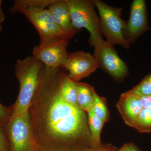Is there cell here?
Here are the masks:
<instances>
[{"label":"cell","mask_w":151,"mask_h":151,"mask_svg":"<svg viewBox=\"0 0 151 151\" xmlns=\"http://www.w3.org/2000/svg\"><path fill=\"white\" fill-rule=\"evenodd\" d=\"M61 68L43 65L28 111L35 151H85L91 147L85 112L60 94Z\"/></svg>","instance_id":"obj_1"},{"label":"cell","mask_w":151,"mask_h":151,"mask_svg":"<svg viewBox=\"0 0 151 151\" xmlns=\"http://www.w3.org/2000/svg\"><path fill=\"white\" fill-rule=\"evenodd\" d=\"M44 64L32 56L17 60L15 74L19 84L18 96L11 106L12 116H19L28 113L37 86Z\"/></svg>","instance_id":"obj_2"},{"label":"cell","mask_w":151,"mask_h":151,"mask_svg":"<svg viewBox=\"0 0 151 151\" xmlns=\"http://www.w3.org/2000/svg\"><path fill=\"white\" fill-rule=\"evenodd\" d=\"M99 13L102 35L113 45L129 49L127 39V22L121 17L123 8L113 7L100 0H93Z\"/></svg>","instance_id":"obj_3"},{"label":"cell","mask_w":151,"mask_h":151,"mask_svg":"<svg viewBox=\"0 0 151 151\" xmlns=\"http://www.w3.org/2000/svg\"><path fill=\"white\" fill-rule=\"evenodd\" d=\"M70 11L71 25L78 31L86 29L90 33L88 42L91 45L103 39L100 18L95 10V5L91 0H66Z\"/></svg>","instance_id":"obj_4"},{"label":"cell","mask_w":151,"mask_h":151,"mask_svg":"<svg viewBox=\"0 0 151 151\" xmlns=\"http://www.w3.org/2000/svg\"><path fill=\"white\" fill-rule=\"evenodd\" d=\"M90 45L94 47L92 55L99 68H101L116 81H121L128 76V65L120 58L114 45L103 39Z\"/></svg>","instance_id":"obj_5"},{"label":"cell","mask_w":151,"mask_h":151,"mask_svg":"<svg viewBox=\"0 0 151 151\" xmlns=\"http://www.w3.org/2000/svg\"><path fill=\"white\" fill-rule=\"evenodd\" d=\"M35 27L39 35L40 42L55 39L70 40L75 35L65 31L60 27L52 17L48 9L30 8L22 13Z\"/></svg>","instance_id":"obj_6"},{"label":"cell","mask_w":151,"mask_h":151,"mask_svg":"<svg viewBox=\"0 0 151 151\" xmlns=\"http://www.w3.org/2000/svg\"><path fill=\"white\" fill-rule=\"evenodd\" d=\"M5 128L10 151H35L28 113L11 116Z\"/></svg>","instance_id":"obj_7"},{"label":"cell","mask_w":151,"mask_h":151,"mask_svg":"<svg viewBox=\"0 0 151 151\" xmlns=\"http://www.w3.org/2000/svg\"><path fill=\"white\" fill-rule=\"evenodd\" d=\"M69 40L55 39L43 42L35 46L32 56L50 68H62L68 52L67 46Z\"/></svg>","instance_id":"obj_8"},{"label":"cell","mask_w":151,"mask_h":151,"mask_svg":"<svg viewBox=\"0 0 151 151\" xmlns=\"http://www.w3.org/2000/svg\"><path fill=\"white\" fill-rule=\"evenodd\" d=\"M98 68L93 55L83 51L68 53L62 67L68 71V77L76 82L88 77Z\"/></svg>","instance_id":"obj_9"},{"label":"cell","mask_w":151,"mask_h":151,"mask_svg":"<svg viewBox=\"0 0 151 151\" xmlns=\"http://www.w3.org/2000/svg\"><path fill=\"white\" fill-rule=\"evenodd\" d=\"M150 29L147 5L145 0H134L130 7V17L127 22V39L131 44Z\"/></svg>","instance_id":"obj_10"},{"label":"cell","mask_w":151,"mask_h":151,"mask_svg":"<svg viewBox=\"0 0 151 151\" xmlns=\"http://www.w3.org/2000/svg\"><path fill=\"white\" fill-rule=\"evenodd\" d=\"M116 106L125 124L133 128L143 108L140 96L129 91L125 92L121 95Z\"/></svg>","instance_id":"obj_11"},{"label":"cell","mask_w":151,"mask_h":151,"mask_svg":"<svg viewBox=\"0 0 151 151\" xmlns=\"http://www.w3.org/2000/svg\"><path fill=\"white\" fill-rule=\"evenodd\" d=\"M47 9L60 27L70 33H77L78 31L74 29L71 25L70 11L66 0H56Z\"/></svg>","instance_id":"obj_12"},{"label":"cell","mask_w":151,"mask_h":151,"mask_svg":"<svg viewBox=\"0 0 151 151\" xmlns=\"http://www.w3.org/2000/svg\"><path fill=\"white\" fill-rule=\"evenodd\" d=\"M77 87V82L71 80L68 74L61 69L59 83V91L60 96L67 103L78 106L76 103Z\"/></svg>","instance_id":"obj_13"},{"label":"cell","mask_w":151,"mask_h":151,"mask_svg":"<svg viewBox=\"0 0 151 151\" xmlns=\"http://www.w3.org/2000/svg\"><path fill=\"white\" fill-rule=\"evenodd\" d=\"M76 103L81 110L88 112L92 108L95 90L92 86L86 83L77 82Z\"/></svg>","instance_id":"obj_14"},{"label":"cell","mask_w":151,"mask_h":151,"mask_svg":"<svg viewBox=\"0 0 151 151\" xmlns=\"http://www.w3.org/2000/svg\"><path fill=\"white\" fill-rule=\"evenodd\" d=\"M87 113V120L90 134V146L93 148H97L102 145L100 135L105 123L94 114L92 108Z\"/></svg>","instance_id":"obj_15"},{"label":"cell","mask_w":151,"mask_h":151,"mask_svg":"<svg viewBox=\"0 0 151 151\" xmlns=\"http://www.w3.org/2000/svg\"><path fill=\"white\" fill-rule=\"evenodd\" d=\"M56 0H15L13 5L9 9L11 13H19L30 8L48 9L49 7L55 2Z\"/></svg>","instance_id":"obj_16"},{"label":"cell","mask_w":151,"mask_h":151,"mask_svg":"<svg viewBox=\"0 0 151 151\" xmlns=\"http://www.w3.org/2000/svg\"><path fill=\"white\" fill-rule=\"evenodd\" d=\"M133 128L140 133H151V108H143Z\"/></svg>","instance_id":"obj_17"},{"label":"cell","mask_w":151,"mask_h":151,"mask_svg":"<svg viewBox=\"0 0 151 151\" xmlns=\"http://www.w3.org/2000/svg\"><path fill=\"white\" fill-rule=\"evenodd\" d=\"M95 115L104 123L109 120V113L104 97H100L94 92V101L92 108Z\"/></svg>","instance_id":"obj_18"},{"label":"cell","mask_w":151,"mask_h":151,"mask_svg":"<svg viewBox=\"0 0 151 151\" xmlns=\"http://www.w3.org/2000/svg\"><path fill=\"white\" fill-rule=\"evenodd\" d=\"M129 91L141 97L151 95V72L137 85Z\"/></svg>","instance_id":"obj_19"},{"label":"cell","mask_w":151,"mask_h":151,"mask_svg":"<svg viewBox=\"0 0 151 151\" xmlns=\"http://www.w3.org/2000/svg\"><path fill=\"white\" fill-rule=\"evenodd\" d=\"M0 151H10L5 124L0 121Z\"/></svg>","instance_id":"obj_20"},{"label":"cell","mask_w":151,"mask_h":151,"mask_svg":"<svg viewBox=\"0 0 151 151\" xmlns=\"http://www.w3.org/2000/svg\"><path fill=\"white\" fill-rule=\"evenodd\" d=\"M12 116V107H6L0 103V121L5 124Z\"/></svg>","instance_id":"obj_21"},{"label":"cell","mask_w":151,"mask_h":151,"mask_svg":"<svg viewBox=\"0 0 151 151\" xmlns=\"http://www.w3.org/2000/svg\"><path fill=\"white\" fill-rule=\"evenodd\" d=\"M116 151H141L137 147L132 143H127Z\"/></svg>","instance_id":"obj_22"},{"label":"cell","mask_w":151,"mask_h":151,"mask_svg":"<svg viewBox=\"0 0 151 151\" xmlns=\"http://www.w3.org/2000/svg\"><path fill=\"white\" fill-rule=\"evenodd\" d=\"M116 150L114 147L111 145H101L97 148L90 147L86 151H116Z\"/></svg>","instance_id":"obj_23"},{"label":"cell","mask_w":151,"mask_h":151,"mask_svg":"<svg viewBox=\"0 0 151 151\" xmlns=\"http://www.w3.org/2000/svg\"><path fill=\"white\" fill-rule=\"evenodd\" d=\"M140 99L143 108H151V95L143 97L140 96Z\"/></svg>","instance_id":"obj_24"},{"label":"cell","mask_w":151,"mask_h":151,"mask_svg":"<svg viewBox=\"0 0 151 151\" xmlns=\"http://www.w3.org/2000/svg\"><path fill=\"white\" fill-rule=\"evenodd\" d=\"M2 2L3 1L2 0H0V32H1L3 30L2 24L5 19V17L2 8Z\"/></svg>","instance_id":"obj_25"},{"label":"cell","mask_w":151,"mask_h":151,"mask_svg":"<svg viewBox=\"0 0 151 151\" xmlns=\"http://www.w3.org/2000/svg\"></svg>","instance_id":"obj_26"}]
</instances>
